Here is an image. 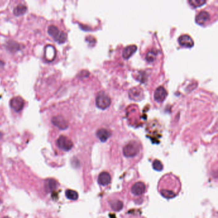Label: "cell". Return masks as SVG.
I'll return each instance as SVG.
<instances>
[{
  "instance_id": "1",
  "label": "cell",
  "mask_w": 218,
  "mask_h": 218,
  "mask_svg": "<svg viewBox=\"0 0 218 218\" xmlns=\"http://www.w3.org/2000/svg\"><path fill=\"white\" fill-rule=\"evenodd\" d=\"M181 189V181L176 175L172 173L165 175L160 179L158 184V191L160 194L168 199L175 197Z\"/></svg>"
},
{
  "instance_id": "2",
  "label": "cell",
  "mask_w": 218,
  "mask_h": 218,
  "mask_svg": "<svg viewBox=\"0 0 218 218\" xmlns=\"http://www.w3.org/2000/svg\"><path fill=\"white\" fill-rule=\"evenodd\" d=\"M141 147L140 145L136 141H131L127 143L124 148H123V153L127 158H131L136 156L140 152Z\"/></svg>"
},
{
  "instance_id": "3",
  "label": "cell",
  "mask_w": 218,
  "mask_h": 218,
  "mask_svg": "<svg viewBox=\"0 0 218 218\" xmlns=\"http://www.w3.org/2000/svg\"><path fill=\"white\" fill-rule=\"evenodd\" d=\"M48 33L51 35L54 39L60 44L64 43L67 39V35L65 32L60 31L58 28L54 25H51L48 28Z\"/></svg>"
},
{
  "instance_id": "4",
  "label": "cell",
  "mask_w": 218,
  "mask_h": 218,
  "mask_svg": "<svg viewBox=\"0 0 218 218\" xmlns=\"http://www.w3.org/2000/svg\"><path fill=\"white\" fill-rule=\"evenodd\" d=\"M147 190L146 184L141 181L136 182L135 183L132 184L130 191L131 194L135 197H140L143 196Z\"/></svg>"
},
{
  "instance_id": "5",
  "label": "cell",
  "mask_w": 218,
  "mask_h": 218,
  "mask_svg": "<svg viewBox=\"0 0 218 218\" xmlns=\"http://www.w3.org/2000/svg\"><path fill=\"white\" fill-rule=\"evenodd\" d=\"M97 106L102 109H106L111 104V99L104 92H100L96 97Z\"/></svg>"
},
{
  "instance_id": "6",
  "label": "cell",
  "mask_w": 218,
  "mask_h": 218,
  "mask_svg": "<svg viewBox=\"0 0 218 218\" xmlns=\"http://www.w3.org/2000/svg\"><path fill=\"white\" fill-rule=\"evenodd\" d=\"M56 143L60 148L65 151H69L73 147L72 141L65 136H60L57 139Z\"/></svg>"
},
{
  "instance_id": "7",
  "label": "cell",
  "mask_w": 218,
  "mask_h": 218,
  "mask_svg": "<svg viewBox=\"0 0 218 218\" xmlns=\"http://www.w3.org/2000/svg\"><path fill=\"white\" fill-rule=\"evenodd\" d=\"M130 99L135 101H139L144 97V92L139 87L131 88L129 92Z\"/></svg>"
},
{
  "instance_id": "8",
  "label": "cell",
  "mask_w": 218,
  "mask_h": 218,
  "mask_svg": "<svg viewBox=\"0 0 218 218\" xmlns=\"http://www.w3.org/2000/svg\"><path fill=\"white\" fill-rule=\"evenodd\" d=\"M51 122L55 126L62 130L66 129L69 127L68 122L61 115L53 117L52 118Z\"/></svg>"
},
{
  "instance_id": "9",
  "label": "cell",
  "mask_w": 218,
  "mask_h": 218,
  "mask_svg": "<svg viewBox=\"0 0 218 218\" xmlns=\"http://www.w3.org/2000/svg\"><path fill=\"white\" fill-rule=\"evenodd\" d=\"M10 104L11 108L14 111L19 112L23 109L24 106V100L21 97H14L11 99Z\"/></svg>"
},
{
  "instance_id": "10",
  "label": "cell",
  "mask_w": 218,
  "mask_h": 218,
  "mask_svg": "<svg viewBox=\"0 0 218 218\" xmlns=\"http://www.w3.org/2000/svg\"><path fill=\"white\" fill-rule=\"evenodd\" d=\"M111 208L114 211H120L124 207V202L120 197H111L109 201Z\"/></svg>"
},
{
  "instance_id": "11",
  "label": "cell",
  "mask_w": 218,
  "mask_h": 218,
  "mask_svg": "<svg viewBox=\"0 0 218 218\" xmlns=\"http://www.w3.org/2000/svg\"><path fill=\"white\" fill-rule=\"evenodd\" d=\"M167 91L163 87H158L154 92V99L158 102H163L167 97Z\"/></svg>"
},
{
  "instance_id": "12",
  "label": "cell",
  "mask_w": 218,
  "mask_h": 218,
  "mask_svg": "<svg viewBox=\"0 0 218 218\" xmlns=\"http://www.w3.org/2000/svg\"><path fill=\"white\" fill-rule=\"evenodd\" d=\"M178 42L183 47H192L194 45V41L192 38L188 35H182L178 38Z\"/></svg>"
},
{
  "instance_id": "13",
  "label": "cell",
  "mask_w": 218,
  "mask_h": 218,
  "mask_svg": "<svg viewBox=\"0 0 218 218\" xmlns=\"http://www.w3.org/2000/svg\"><path fill=\"white\" fill-rule=\"evenodd\" d=\"M111 181L110 174L107 172H103L98 177V182L100 185L106 186L109 185Z\"/></svg>"
},
{
  "instance_id": "14",
  "label": "cell",
  "mask_w": 218,
  "mask_h": 218,
  "mask_svg": "<svg viewBox=\"0 0 218 218\" xmlns=\"http://www.w3.org/2000/svg\"><path fill=\"white\" fill-rule=\"evenodd\" d=\"M210 19V15L206 11H201L199 13L196 17V21L198 24L200 25L205 24L207 21Z\"/></svg>"
},
{
  "instance_id": "15",
  "label": "cell",
  "mask_w": 218,
  "mask_h": 218,
  "mask_svg": "<svg viewBox=\"0 0 218 218\" xmlns=\"http://www.w3.org/2000/svg\"><path fill=\"white\" fill-rule=\"evenodd\" d=\"M137 50V46L135 45H130L125 47L122 52V56L124 59H129L133 55Z\"/></svg>"
},
{
  "instance_id": "16",
  "label": "cell",
  "mask_w": 218,
  "mask_h": 218,
  "mask_svg": "<svg viewBox=\"0 0 218 218\" xmlns=\"http://www.w3.org/2000/svg\"><path fill=\"white\" fill-rule=\"evenodd\" d=\"M111 136V132L106 129H100L97 131V136L102 142H105Z\"/></svg>"
},
{
  "instance_id": "17",
  "label": "cell",
  "mask_w": 218,
  "mask_h": 218,
  "mask_svg": "<svg viewBox=\"0 0 218 218\" xmlns=\"http://www.w3.org/2000/svg\"><path fill=\"white\" fill-rule=\"evenodd\" d=\"M57 182L53 178L47 179L45 182V189L47 192L54 191L57 187Z\"/></svg>"
},
{
  "instance_id": "18",
  "label": "cell",
  "mask_w": 218,
  "mask_h": 218,
  "mask_svg": "<svg viewBox=\"0 0 218 218\" xmlns=\"http://www.w3.org/2000/svg\"><path fill=\"white\" fill-rule=\"evenodd\" d=\"M7 49L11 52H15L21 49L20 45L14 41H10L6 43Z\"/></svg>"
},
{
  "instance_id": "19",
  "label": "cell",
  "mask_w": 218,
  "mask_h": 218,
  "mask_svg": "<svg viewBox=\"0 0 218 218\" xmlns=\"http://www.w3.org/2000/svg\"><path fill=\"white\" fill-rule=\"evenodd\" d=\"M27 11V7L24 5H19L14 9V14L16 16L24 14Z\"/></svg>"
},
{
  "instance_id": "20",
  "label": "cell",
  "mask_w": 218,
  "mask_h": 218,
  "mask_svg": "<svg viewBox=\"0 0 218 218\" xmlns=\"http://www.w3.org/2000/svg\"><path fill=\"white\" fill-rule=\"evenodd\" d=\"M65 195L66 197L71 200H76L79 196L78 193L76 191L71 190V189H68V190L66 191Z\"/></svg>"
},
{
  "instance_id": "21",
  "label": "cell",
  "mask_w": 218,
  "mask_h": 218,
  "mask_svg": "<svg viewBox=\"0 0 218 218\" xmlns=\"http://www.w3.org/2000/svg\"><path fill=\"white\" fill-rule=\"evenodd\" d=\"M188 2L194 8L202 6L203 5L207 3V2L204 1V0H189Z\"/></svg>"
},
{
  "instance_id": "22",
  "label": "cell",
  "mask_w": 218,
  "mask_h": 218,
  "mask_svg": "<svg viewBox=\"0 0 218 218\" xmlns=\"http://www.w3.org/2000/svg\"><path fill=\"white\" fill-rule=\"evenodd\" d=\"M157 53L154 50H151L148 52L146 56V59L148 62H153L156 58Z\"/></svg>"
},
{
  "instance_id": "23",
  "label": "cell",
  "mask_w": 218,
  "mask_h": 218,
  "mask_svg": "<svg viewBox=\"0 0 218 218\" xmlns=\"http://www.w3.org/2000/svg\"><path fill=\"white\" fill-rule=\"evenodd\" d=\"M152 165L154 169L157 170V171H161L163 168V164L161 163L160 161H159V160H155L153 162Z\"/></svg>"
},
{
  "instance_id": "24",
  "label": "cell",
  "mask_w": 218,
  "mask_h": 218,
  "mask_svg": "<svg viewBox=\"0 0 218 218\" xmlns=\"http://www.w3.org/2000/svg\"><path fill=\"white\" fill-rule=\"evenodd\" d=\"M126 218H144V217L139 216L138 215H130L129 216H127Z\"/></svg>"
},
{
  "instance_id": "25",
  "label": "cell",
  "mask_w": 218,
  "mask_h": 218,
  "mask_svg": "<svg viewBox=\"0 0 218 218\" xmlns=\"http://www.w3.org/2000/svg\"><path fill=\"white\" fill-rule=\"evenodd\" d=\"M2 135H2V133L1 132H0V138H1L2 137Z\"/></svg>"
},
{
  "instance_id": "26",
  "label": "cell",
  "mask_w": 218,
  "mask_h": 218,
  "mask_svg": "<svg viewBox=\"0 0 218 218\" xmlns=\"http://www.w3.org/2000/svg\"><path fill=\"white\" fill-rule=\"evenodd\" d=\"M3 218H10V217H8V216H5V217H3Z\"/></svg>"
},
{
  "instance_id": "27",
  "label": "cell",
  "mask_w": 218,
  "mask_h": 218,
  "mask_svg": "<svg viewBox=\"0 0 218 218\" xmlns=\"http://www.w3.org/2000/svg\"><path fill=\"white\" fill-rule=\"evenodd\" d=\"M2 203V201H1V200H0V204H1Z\"/></svg>"
}]
</instances>
